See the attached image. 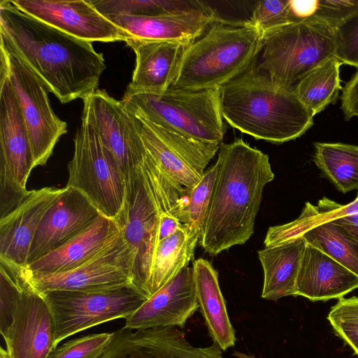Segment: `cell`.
Wrapping results in <instances>:
<instances>
[{
  "instance_id": "obj_26",
  "label": "cell",
  "mask_w": 358,
  "mask_h": 358,
  "mask_svg": "<svg viewBox=\"0 0 358 358\" xmlns=\"http://www.w3.org/2000/svg\"><path fill=\"white\" fill-rule=\"evenodd\" d=\"M306 245L301 236L258 251L264 271L262 298L277 301L296 296V278Z\"/></svg>"
},
{
  "instance_id": "obj_18",
  "label": "cell",
  "mask_w": 358,
  "mask_h": 358,
  "mask_svg": "<svg viewBox=\"0 0 358 358\" xmlns=\"http://www.w3.org/2000/svg\"><path fill=\"white\" fill-rule=\"evenodd\" d=\"M126 38L148 41H168L188 46L220 20L209 6L182 13L159 15H106Z\"/></svg>"
},
{
  "instance_id": "obj_28",
  "label": "cell",
  "mask_w": 358,
  "mask_h": 358,
  "mask_svg": "<svg viewBox=\"0 0 358 358\" xmlns=\"http://www.w3.org/2000/svg\"><path fill=\"white\" fill-rule=\"evenodd\" d=\"M357 214L358 199L346 205L340 204L327 197L319 200L316 206L306 202L296 220L287 224L269 227L264 243L266 247L277 245L301 236L310 229L325 222Z\"/></svg>"
},
{
  "instance_id": "obj_39",
  "label": "cell",
  "mask_w": 358,
  "mask_h": 358,
  "mask_svg": "<svg viewBox=\"0 0 358 358\" xmlns=\"http://www.w3.org/2000/svg\"><path fill=\"white\" fill-rule=\"evenodd\" d=\"M30 192L15 179L4 164L0 162V219L20 206Z\"/></svg>"
},
{
  "instance_id": "obj_2",
  "label": "cell",
  "mask_w": 358,
  "mask_h": 358,
  "mask_svg": "<svg viewBox=\"0 0 358 358\" xmlns=\"http://www.w3.org/2000/svg\"><path fill=\"white\" fill-rule=\"evenodd\" d=\"M215 164L217 176L200 238L211 255L249 240L264 187L274 178L268 156L241 138L220 145Z\"/></svg>"
},
{
  "instance_id": "obj_15",
  "label": "cell",
  "mask_w": 358,
  "mask_h": 358,
  "mask_svg": "<svg viewBox=\"0 0 358 358\" xmlns=\"http://www.w3.org/2000/svg\"><path fill=\"white\" fill-rule=\"evenodd\" d=\"M22 273V292L13 322L3 338L10 358H47L55 348V323L45 296Z\"/></svg>"
},
{
  "instance_id": "obj_8",
  "label": "cell",
  "mask_w": 358,
  "mask_h": 358,
  "mask_svg": "<svg viewBox=\"0 0 358 358\" xmlns=\"http://www.w3.org/2000/svg\"><path fill=\"white\" fill-rule=\"evenodd\" d=\"M0 71L15 94L31 144L34 168L45 165L67 124L53 111L49 91L37 75L0 40Z\"/></svg>"
},
{
  "instance_id": "obj_35",
  "label": "cell",
  "mask_w": 358,
  "mask_h": 358,
  "mask_svg": "<svg viewBox=\"0 0 358 358\" xmlns=\"http://www.w3.org/2000/svg\"><path fill=\"white\" fill-rule=\"evenodd\" d=\"M327 319L335 335L358 357V296L339 299Z\"/></svg>"
},
{
  "instance_id": "obj_36",
  "label": "cell",
  "mask_w": 358,
  "mask_h": 358,
  "mask_svg": "<svg viewBox=\"0 0 358 358\" xmlns=\"http://www.w3.org/2000/svg\"><path fill=\"white\" fill-rule=\"evenodd\" d=\"M297 20L290 0H265L257 3L248 21L264 34Z\"/></svg>"
},
{
  "instance_id": "obj_1",
  "label": "cell",
  "mask_w": 358,
  "mask_h": 358,
  "mask_svg": "<svg viewBox=\"0 0 358 358\" xmlns=\"http://www.w3.org/2000/svg\"><path fill=\"white\" fill-rule=\"evenodd\" d=\"M0 40L42 80L62 103L85 99L98 90L106 69L92 42L69 35L0 1Z\"/></svg>"
},
{
  "instance_id": "obj_21",
  "label": "cell",
  "mask_w": 358,
  "mask_h": 358,
  "mask_svg": "<svg viewBox=\"0 0 358 358\" xmlns=\"http://www.w3.org/2000/svg\"><path fill=\"white\" fill-rule=\"evenodd\" d=\"M0 162L24 187L33 170L29 138L15 94L0 71Z\"/></svg>"
},
{
  "instance_id": "obj_32",
  "label": "cell",
  "mask_w": 358,
  "mask_h": 358,
  "mask_svg": "<svg viewBox=\"0 0 358 358\" xmlns=\"http://www.w3.org/2000/svg\"><path fill=\"white\" fill-rule=\"evenodd\" d=\"M96 9L104 16L111 15H159L182 13L207 6L200 1L162 0H93Z\"/></svg>"
},
{
  "instance_id": "obj_19",
  "label": "cell",
  "mask_w": 358,
  "mask_h": 358,
  "mask_svg": "<svg viewBox=\"0 0 358 358\" xmlns=\"http://www.w3.org/2000/svg\"><path fill=\"white\" fill-rule=\"evenodd\" d=\"M199 307L193 268L187 266L126 318L124 328H183Z\"/></svg>"
},
{
  "instance_id": "obj_42",
  "label": "cell",
  "mask_w": 358,
  "mask_h": 358,
  "mask_svg": "<svg viewBox=\"0 0 358 358\" xmlns=\"http://www.w3.org/2000/svg\"><path fill=\"white\" fill-rule=\"evenodd\" d=\"M181 225L180 220L175 216L167 213H161L159 222V242L172 235Z\"/></svg>"
},
{
  "instance_id": "obj_25",
  "label": "cell",
  "mask_w": 358,
  "mask_h": 358,
  "mask_svg": "<svg viewBox=\"0 0 358 358\" xmlns=\"http://www.w3.org/2000/svg\"><path fill=\"white\" fill-rule=\"evenodd\" d=\"M192 268L199 309L208 334L213 342L226 351L235 345L236 337L219 285L217 271L203 258L196 259Z\"/></svg>"
},
{
  "instance_id": "obj_29",
  "label": "cell",
  "mask_w": 358,
  "mask_h": 358,
  "mask_svg": "<svg viewBox=\"0 0 358 358\" xmlns=\"http://www.w3.org/2000/svg\"><path fill=\"white\" fill-rule=\"evenodd\" d=\"M342 63L331 57L306 73L294 86L297 97L314 117L338 96L339 69Z\"/></svg>"
},
{
  "instance_id": "obj_17",
  "label": "cell",
  "mask_w": 358,
  "mask_h": 358,
  "mask_svg": "<svg viewBox=\"0 0 358 358\" xmlns=\"http://www.w3.org/2000/svg\"><path fill=\"white\" fill-rule=\"evenodd\" d=\"M100 215L80 192L72 187H64L38 227L29 250L27 264L83 232Z\"/></svg>"
},
{
  "instance_id": "obj_4",
  "label": "cell",
  "mask_w": 358,
  "mask_h": 358,
  "mask_svg": "<svg viewBox=\"0 0 358 358\" xmlns=\"http://www.w3.org/2000/svg\"><path fill=\"white\" fill-rule=\"evenodd\" d=\"M264 34L245 21L223 19L185 47L171 88H220L247 71L262 48Z\"/></svg>"
},
{
  "instance_id": "obj_14",
  "label": "cell",
  "mask_w": 358,
  "mask_h": 358,
  "mask_svg": "<svg viewBox=\"0 0 358 358\" xmlns=\"http://www.w3.org/2000/svg\"><path fill=\"white\" fill-rule=\"evenodd\" d=\"M216 343L194 347L176 327L122 328L112 332L99 358H226Z\"/></svg>"
},
{
  "instance_id": "obj_38",
  "label": "cell",
  "mask_w": 358,
  "mask_h": 358,
  "mask_svg": "<svg viewBox=\"0 0 358 358\" xmlns=\"http://www.w3.org/2000/svg\"><path fill=\"white\" fill-rule=\"evenodd\" d=\"M334 56L342 64L358 69V10L334 28Z\"/></svg>"
},
{
  "instance_id": "obj_12",
  "label": "cell",
  "mask_w": 358,
  "mask_h": 358,
  "mask_svg": "<svg viewBox=\"0 0 358 358\" xmlns=\"http://www.w3.org/2000/svg\"><path fill=\"white\" fill-rule=\"evenodd\" d=\"M133 264L132 252L121 234L101 252L68 271L43 274L31 273L25 266L22 268L30 285L45 294L56 290L93 291L132 284Z\"/></svg>"
},
{
  "instance_id": "obj_9",
  "label": "cell",
  "mask_w": 358,
  "mask_h": 358,
  "mask_svg": "<svg viewBox=\"0 0 358 358\" xmlns=\"http://www.w3.org/2000/svg\"><path fill=\"white\" fill-rule=\"evenodd\" d=\"M43 295L54 320L55 348L80 331L127 318L148 299L132 284L93 291L56 290Z\"/></svg>"
},
{
  "instance_id": "obj_10",
  "label": "cell",
  "mask_w": 358,
  "mask_h": 358,
  "mask_svg": "<svg viewBox=\"0 0 358 358\" xmlns=\"http://www.w3.org/2000/svg\"><path fill=\"white\" fill-rule=\"evenodd\" d=\"M160 210L138 164L128 175L123 207L115 221L134 257L132 284L150 298V277L159 243Z\"/></svg>"
},
{
  "instance_id": "obj_41",
  "label": "cell",
  "mask_w": 358,
  "mask_h": 358,
  "mask_svg": "<svg viewBox=\"0 0 358 358\" xmlns=\"http://www.w3.org/2000/svg\"><path fill=\"white\" fill-rule=\"evenodd\" d=\"M341 109L345 120L358 117V69L342 88Z\"/></svg>"
},
{
  "instance_id": "obj_20",
  "label": "cell",
  "mask_w": 358,
  "mask_h": 358,
  "mask_svg": "<svg viewBox=\"0 0 358 358\" xmlns=\"http://www.w3.org/2000/svg\"><path fill=\"white\" fill-rule=\"evenodd\" d=\"M63 191L53 187L31 190L15 210L0 219V259L27 264L29 250L47 211Z\"/></svg>"
},
{
  "instance_id": "obj_13",
  "label": "cell",
  "mask_w": 358,
  "mask_h": 358,
  "mask_svg": "<svg viewBox=\"0 0 358 358\" xmlns=\"http://www.w3.org/2000/svg\"><path fill=\"white\" fill-rule=\"evenodd\" d=\"M83 101V109L127 178L145 150L134 115L122 101L103 90L98 89Z\"/></svg>"
},
{
  "instance_id": "obj_27",
  "label": "cell",
  "mask_w": 358,
  "mask_h": 358,
  "mask_svg": "<svg viewBox=\"0 0 358 358\" xmlns=\"http://www.w3.org/2000/svg\"><path fill=\"white\" fill-rule=\"evenodd\" d=\"M199 239V235L182 224L175 233L159 242L150 272V297L189 265Z\"/></svg>"
},
{
  "instance_id": "obj_24",
  "label": "cell",
  "mask_w": 358,
  "mask_h": 358,
  "mask_svg": "<svg viewBox=\"0 0 358 358\" xmlns=\"http://www.w3.org/2000/svg\"><path fill=\"white\" fill-rule=\"evenodd\" d=\"M136 55V66L127 87L162 92L171 87L185 47L178 43L128 38Z\"/></svg>"
},
{
  "instance_id": "obj_37",
  "label": "cell",
  "mask_w": 358,
  "mask_h": 358,
  "mask_svg": "<svg viewBox=\"0 0 358 358\" xmlns=\"http://www.w3.org/2000/svg\"><path fill=\"white\" fill-rule=\"evenodd\" d=\"M112 333L92 334L67 341L54 348L47 358H99Z\"/></svg>"
},
{
  "instance_id": "obj_33",
  "label": "cell",
  "mask_w": 358,
  "mask_h": 358,
  "mask_svg": "<svg viewBox=\"0 0 358 358\" xmlns=\"http://www.w3.org/2000/svg\"><path fill=\"white\" fill-rule=\"evenodd\" d=\"M216 164L208 169L200 181L189 189L187 199L178 220L187 229L199 236L202 235L204 221L217 176Z\"/></svg>"
},
{
  "instance_id": "obj_11",
  "label": "cell",
  "mask_w": 358,
  "mask_h": 358,
  "mask_svg": "<svg viewBox=\"0 0 358 358\" xmlns=\"http://www.w3.org/2000/svg\"><path fill=\"white\" fill-rule=\"evenodd\" d=\"M131 114L143 143L159 169L173 182L188 189L194 187L220 145L189 138Z\"/></svg>"
},
{
  "instance_id": "obj_47",
  "label": "cell",
  "mask_w": 358,
  "mask_h": 358,
  "mask_svg": "<svg viewBox=\"0 0 358 358\" xmlns=\"http://www.w3.org/2000/svg\"><path fill=\"white\" fill-rule=\"evenodd\" d=\"M356 199H358V192H357V198Z\"/></svg>"
},
{
  "instance_id": "obj_30",
  "label": "cell",
  "mask_w": 358,
  "mask_h": 358,
  "mask_svg": "<svg viewBox=\"0 0 358 358\" xmlns=\"http://www.w3.org/2000/svg\"><path fill=\"white\" fill-rule=\"evenodd\" d=\"M316 166L343 193L358 190V146L341 143H315Z\"/></svg>"
},
{
  "instance_id": "obj_31",
  "label": "cell",
  "mask_w": 358,
  "mask_h": 358,
  "mask_svg": "<svg viewBox=\"0 0 358 358\" xmlns=\"http://www.w3.org/2000/svg\"><path fill=\"white\" fill-rule=\"evenodd\" d=\"M301 236L307 243L321 250L358 275V245L334 221L317 225Z\"/></svg>"
},
{
  "instance_id": "obj_16",
  "label": "cell",
  "mask_w": 358,
  "mask_h": 358,
  "mask_svg": "<svg viewBox=\"0 0 358 358\" xmlns=\"http://www.w3.org/2000/svg\"><path fill=\"white\" fill-rule=\"evenodd\" d=\"M25 13L80 40L126 41L120 29L90 0H11Z\"/></svg>"
},
{
  "instance_id": "obj_46",
  "label": "cell",
  "mask_w": 358,
  "mask_h": 358,
  "mask_svg": "<svg viewBox=\"0 0 358 358\" xmlns=\"http://www.w3.org/2000/svg\"><path fill=\"white\" fill-rule=\"evenodd\" d=\"M0 358H10L7 350L1 346L0 348Z\"/></svg>"
},
{
  "instance_id": "obj_3",
  "label": "cell",
  "mask_w": 358,
  "mask_h": 358,
  "mask_svg": "<svg viewBox=\"0 0 358 358\" xmlns=\"http://www.w3.org/2000/svg\"><path fill=\"white\" fill-rule=\"evenodd\" d=\"M223 119L256 139L273 143L294 140L313 124V117L294 87L275 85L257 68L256 61L243 74L220 87Z\"/></svg>"
},
{
  "instance_id": "obj_7",
  "label": "cell",
  "mask_w": 358,
  "mask_h": 358,
  "mask_svg": "<svg viewBox=\"0 0 358 358\" xmlns=\"http://www.w3.org/2000/svg\"><path fill=\"white\" fill-rule=\"evenodd\" d=\"M68 171L66 187L80 192L101 215L115 220L124 205L127 178L83 109Z\"/></svg>"
},
{
  "instance_id": "obj_44",
  "label": "cell",
  "mask_w": 358,
  "mask_h": 358,
  "mask_svg": "<svg viewBox=\"0 0 358 358\" xmlns=\"http://www.w3.org/2000/svg\"><path fill=\"white\" fill-rule=\"evenodd\" d=\"M331 221L343 228L358 245V214Z\"/></svg>"
},
{
  "instance_id": "obj_22",
  "label": "cell",
  "mask_w": 358,
  "mask_h": 358,
  "mask_svg": "<svg viewBox=\"0 0 358 358\" xmlns=\"http://www.w3.org/2000/svg\"><path fill=\"white\" fill-rule=\"evenodd\" d=\"M358 288V275L307 243L296 278V296L311 301L341 299Z\"/></svg>"
},
{
  "instance_id": "obj_23",
  "label": "cell",
  "mask_w": 358,
  "mask_h": 358,
  "mask_svg": "<svg viewBox=\"0 0 358 358\" xmlns=\"http://www.w3.org/2000/svg\"><path fill=\"white\" fill-rule=\"evenodd\" d=\"M113 219L100 215L88 228L61 247L25 265L36 273H59L73 269L108 248L121 236Z\"/></svg>"
},
{
  "instance_id": "obj_5",
  "label": "cell",
  "mask_w": 358,
  "mask_h": 358,
  "mask_svg": "<svg viewBox=\"0 0 358 358\" xmlns=\"http://www.w3.org/2000/svg\"><path fill=\"white\" fill-rule=\"evenodd\" d=\"M127 110L166 129L196 141L220 145L226 131L220 88L162 92L127 87L121 100Z\"/></svg>"
},
{
  "instance_id": "obj_6",
  "label": "cell",
  "mask_w": 358,
  "mask_h": 358,
  "mask_svg": "<svg viewBox=\"0 0 358 358\" xmlns=\"http://www.w3.org/2000/svg\"><path fill=\"white\" fill-rule=\"evenodd\" d=\"M333 27L313 15L264 33L257 69L276 86L294 87L306 73L334 57Z\"/></svg>"
},
{
  "instance_id": "obj_40",
  "label": "cell",
  "mask_w": 358,
  "mask_h": 358,
  "mask_svg": "<svg viewBox=\"0 0 358 358\" xmlns=\"http://www.w3.org/2000/svg\"><path fill=\"white\" fill-rule=\"evenodd\" d=\"M358 10V0H317L313 15L333 28Z\"/></svg>"
},
{
  "instance_id": "obj_34",
  "label": "cell",
  "mask_w": 358,
  "mask_h": 358,
  "mask_svg": "<svg viewBox=\"0 0 358 358\" xmlns=\"http://www.w3.org/2000/svg\"><path fill=\"white\" fill-rule=\"evenodd\" d=\"M0 331L7 334L13 320L22 292L20 265L0 259Z\"/></svg>"
},
{
  "instance_id": "obj_43",
  "label": "cell",
  "mask_w": 358,
  "mask_h": 358,
  "mask_svg": "<svg viewBox=\"0 0 358 358\" xmlns=\"http://www.w3.org/2000/svg\"><path fill=\"white\" fill-rule=\"evenodd\" d=\"M316 2V0H290L292 10L297 19H301L312 15L315 10Z\"/></svg>"
},
{
  "instance_id": "obj_45",
  "label": "cell",
  "mask_w": 358,
  "mask_h": 358,
  "mask_svg": "<svg viewBox=\"0 0 358 358\" xmlns=\"http://www.w3.org/2000/svg\"><path fill=\"white\" fill-rule=\"evenodd\" d=\"M232 355L237 358H257L255 355L252 354H247L236 350L234 351Z\"/></svg>"
}]
</instances>
